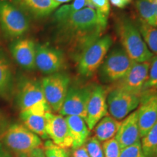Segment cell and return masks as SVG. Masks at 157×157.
Instances as JSON below:
<instances>
[{
    "mask_svg": "<svg viewBox=\"0 0 157 157\" xmlns=\"http://www.w3.org/2000/svg\"><path fill=\"white\" fill-rule=\"evenodd\" d=\"M107 18L91 7L71 12L63 5L54 14L60 36L69 44L74 60L90 43L103 36Z\"/></svg>",
    "mask_w": 157,
    "mask_h": 157,
    "instance_id": "cell-1",
    "label": "cell"
},
{
    "mask_svg": "<svg viewBox=\"0 0 157 157\" xmlns=\"http://www.w3.org/2000/svg\"><path fill=\"white\" fill-rule=\"evenodd\" d=\"M117 31L124 50L134 62H150L154 55L146 46L138 28L126 17L117 21Z\"/></svg>",
    "mask_w": 157,
    "mask_h": 157,
    "instance_id": "cell-2",
    "label": "cell"
},
{
    "mask_svg": "<svg viewBox=\"0 0 157 157\" xmlns=\"http://www.w3.org/2000/svg\"><path fill=\"white\" fill-rule=\"evenodd\" d=\"M112 43V38L105 35L86 47L74 59L78 73L85 77L93 76L103 63Z\"/></svg>",
    "mask_w": 157,
    "mask_h": 157,
    "instance_id": "cell-3",
    "label": "cell"
},
{
    "mask_svg": "<svg viewBox=\"0 0 157 157\" xmlns=\"http://www.w3.org/2000/svg\"><path fill=\"white\" fill-rule=\"evenodd\" d=\"M17 102L21 111L45 115L52 111L44 98L42 84L34 79L21 78L17 86Z\"/></svg>",
    "mask_w": 157,
    "mask_h": 157,
    "instance_id": "cell-4",
    "label": "cell"
},
{
    "mask_svg": "<svg viewBox=\"0 0 157 157\" xmlns=\"http://www.w3.org/2000/svg\"><path fill=\"white\" fill-rule=\"evenodd\" d=\"M3 146L16 157H22L42 146V140L21 124H13L4 133Z\"/></svg>",
    "mask_w": 157,
    "mask_h": 157,
    "instance_id": "cell-5",
    "label": "cell"
},
{
    "mask_svg": "<svg viewBox=\"0 0 157 157\" xmlns=\"http://www.w3.org/2000/svg\"><path fill=\"white\" fill-rule=\"evenodd\" d=\"M30 28L29 16L15 4L0 1V29L6 37L18 39Z\"/></svg>",
    "mask_w": 157,
    "mask_h": 157,
    "instance_id": "cell-6",
    "label": "cell"
},
{
    "mask_svg": "<svg viewBox=\"0 0 157 157\" xmlns=\"http://www.w3.org/2000/svg\"><path fill=\"white\" fill-rule=\"evenodd\" d=\"M133 62L124 49H113L100 66V77L107 83L117 82L126 75Z\"/></svg>",
    "mask_w": 157,
    "mask_h": 157,
    "instance_id": "cell-7",
    "label": "cell"
},
{
    "mask_svg": "<svg viewBox=\"0 0 157 157\" xmlns=\"http://www.w3.org/2000/svg\"><path fill=\"white\" fill-rule=\"evenodd\" d=\"M70 77L68 74L58 72L48 75L41 82L45 99L51 110L59 112L69 88Z\"/></svg>",
    "mask_w": 157,
    "mask_h": 157,
    "instance_id": "cell-8",
    "label": "cell"
},
{
    "mask_svg": "<svg viewBox=\"0 0 157 157\" xmlns=\"http://www.w3.org/2000/svg\"><path fill=\"white\" fill-rule=\"evenodd\" d=\"M140 96L119 87L111 90L106 97L108 111L117 120H121L140 105Z\"/></svg>",
    "mask_w": 157,
    "mask_h": 157,
    "instance_id": "cell-9",
    "label": "cell"
},
{
    "mask_svg": "<svg viewBox=\"0 0 157 157\" xmlns=\"http://www.w3.org/2000/svg\"><path fill=\"white\" fill-rule=\"evenodd\" d=\"M93 86L69 87L59 113L62 116H77L85 120L87 105Z\"/></svg>",
    "mask_w": 157,
    "mask_h": 157,
    "instance_id": "cell-10",
    "label": "cell"
},
{
    "mask_svg": "<svg viewBox=\"0 0 157 157\" xmlns=\"http://www.w3.org/2000/svg\"><path fill=\"white\" fill-rule=\"evenodd\" d=\"M65 57L61 50L49 44H36L35 66L47 75L60 72L64 67Z\"/></svg>",
    "mask_w": 157,
    "mask_h": 157,
    "instance_id": "cell-11",
    "label": "cell"
},
{
    "mask_svg": "<svg viewBox=\"0 0 157 157\" xmlns=\"http://www.w3.org/2000/svg\"><path fill=\"white\" fill-rule=\"evenodd\" d=\"M149 68L150 62H133L126 75L117 82L115 87L141 96L148 78Z\"/></svg>",
    "mask_w": 157,
    "mask_h": 157,
    "instance_id": "cell-12",
    "label": "cell"
},
{
    "mask_svg": "<svg viewBox=\"0 0 157 157\" xmlns=\"http://www.w3.org/2000/svg\"><path fill=\"white\" fill-rule=\"evenodd\" d=\"M108 114L106 90L101 85H93L87 105L85 121L89 130H92L98 121Z\"/></svg>",
    "mask_w": 157,
    "mask_h": 157,
    "instance_id": "cell-13",
    "label": "cell"
},
{
    "mask_svg": "<svg viewBox=\"0 0 157 157\" xmlns=\"http://www.w3.org/2000/svg\"><path fill=\"white\" fill-rule=\"evenodd\" d=\"M46 132L54 144L63 148H71L73 144L66 119L60 114L47 113Z\"/></svg>",
    "mask_w": 157,
    "mask_h": 157,
    "instance_id": "cell-14",
    "label": "cell"
},
{
    "mask_svg": "<svg viewBox=\"0 0 157 157\" xmlns=\"http://www.w3.org/2000/svg\"><path fill=\"white\" fill-rule=\"evenodd\" d=\"M140 106L137 111L140 138L146 135L157 120V93L145 92L140 96Z\"/></svg>",
    "mask_w": 157,
    "mask_h": 157,
    "instance_id": "cell-15",
    "label": "cell"
},
{
    "mask_svg": "<svg viewBox=\"0 0 157 157\" xmlns=\"http://www.w3.org/2000/svg\"><path fill=\"white\" fill-rule=\"evenodd\" d=\"M36 44L32 39H17L10 45L11 56L17 64L26 71H33L36 68Z\"/></svg>",
    "mask_w": 157,
    "mask_h": 157,
    "instance_id": "cell-16",
    "label": "cell"
},
{
    "mask_svg": "<svg viewBox=\"0 0 157 157\" xmlns=\"http://www.w3.org/2000/svg\"><path fill=\"white\" fill-rule=\"evenodd\" d=\"M114 138L119 143L121 149L140 141L137 110L124 119Z\"/></svg>",
    "mask_w": 157,
    "mask_h": 157,
    "instance_id": "cell-17",
    "label": "cell"
},
{
    "mask_svg": "<svg viewBox=\"0 0 157 157\" xmlns=\"http://www.w3.org/2000/svg\"><path fill=\"white\" fill-rule=\"evenodd\" d=\"M13 3L34 18L48 16L59 6L54 0H13Z\"/></svg>",
    "mask_w": 157,
    "mask_h": 157,
    "instance_id": "cell-18",
    "label": "cell"
},
{
    "mask_svg": "<svg viewBox=\"0 0 157 157\" xmlns=\"http://www.w3.org/2000/svg\"><path fill=\"white\" fill-rule=\"evenodd\" d=\"M65 119L73 140L72 148L75 149L83 146L87 140L90 135V130L85 120L77 116H67Z\"/></svg>",
    "mask_w": 157,
    "mask_h": 157,
    "instance_id": "cell-19",
    "label": "cell"
},
{
    "mask_svg": "<svg viewBox=\"0 0 157 157\" xmlns=\"http://www.w3.org/2000/svg\"><path fill=\"white\" fill-rule=\"evenodd\" d=\"M13 84V70L5 50L0 48V97L7 95Z\"/></svg>",
    "mask_w": 157,
    "mask_h": 157,
    "instance_id": "cell-20",
    "label": "cell"
},
{
    "mask_svg": "<svg viewBox=\"0 0 157 157\" xmlns=\"http://www.w3.org/2000/svg\"><path fill=\"white\" fill-rule=\"evenodd\" d=\"M46 115V114H45ZM45 115L34 113L29 111H21L20 117L23 125L29 130L42 139H48L46 132V117Z\"/></svg>",
    "mask_w": 157,
    "mask_h": 157,
    "instance_id": "cell-21",
    "label": "cell"
},
{
    "mask_svg": "<svg viewBox=\"0 0 157 157\" xmlns=\"http://www.w3.org/2000/svg\"><path fill=\"white\" fill-rule=\"evenodd\" d=\"M121 125V121L112 117L105 116L95 127V137L99 141H107L115 137Z\"/></svg>",
    "mask_w": 157,
    "mask_h": 157,
    "instance_id": "cell-22",
    "label": "cell"
},
{
    "mask_svg": "<svg viewBox=\"0 0 157 157\" xmlns=\"http://www.w3.org/2000/svg\"><path fill=\"white\" fill-rule=\"evenodd\" d=\"M137 12L141 21L155 26L156 24V5L154 0H136Z\"/></svg>",
    "mask_w": 157,
    "mask_h": 157,
    "instance_id": "cell-23",
    "label": "cell"
},
{
    "mask_svg": "<svg viewBox=\"0 0 157 157\" xmlns=\"http://www.w3.org/2000/svg\"><path fill=\"white\" fill-rule=\"evenodd\" d=\"M137 28L149 50L157 56V27L140 21Z\"/></svg>",
    "mask_w": 157,
    "mask_h": 157,
    "instance_id": "cell-24",
    "label": "cell"
},
{
    "mask_svg": "<svg viewBox=\"0 0 157 157\" xmlns=\"http://www.w3.org/2000/svg\"><path fill=\"white\" fill-rule=\"evenodd\" d=\"M140 142L146 157H154L157 148V120Z\"/></svg>",
    "mask_w": 157,
    "mask_h": 157,
    "instance_id": "cell-25",
    "label": "cell"
},
{
    "mask_svg": "<svg viewBox=\"0 0 157 157\" xmlns=\"http://www.w3.org/2000/svg\"><path fill=\"white\" fill-rule=\"evenodd\" d=\"M148 90H157V56L153 57L150 61L148 78L143 87V92H146Z\"/></svg>",
    "mask_w": 157,
    "mask_h": 157,
    "instance_id": "cell-26",
    "label": "cell"
},
{
    "mask_svg": "<svg viewBox=\"0 0 157 157\" xmlns=\"http://www.w3.org/2000/svg\"><path fill=\"white\" fill-rule=\"evenodd\" d=\"M44 157H69L66 149L56 146L50 140L44 143Z\"/></svg>",
    "mask_w": 157,
    "mask_h": 157,
    "instance_id": "cell-27",
    "label": "cell"
},
{
    "mask_svg": "<svg viewBox=\"0 0 157 157\" xmlns=\"http://www.w3.org/2000/svg\"><path fill=\"white\" fill-rule=\"evenodd\" d=\"M86 150L90 157H103V146L95 137H92L87 139L84 143Z\"/></svg>",
    "mask_w": 157,
    "mask_h": 157,
    "instance_id": "cell-28",
    "label": "cell"
},
{
    "mask_svg": "<svg viewBox=\"0 0 157 157\" xmlns=\"http://www.w3.org/2000/svg\"><path fill=\"white\" fill-rule=\"evenodd\" d=\"M102 146L103 150V157H120L121 149L114 137L105 141Z\"/></svg>",
    "mask_w": 157,
    "mask_h": 157,
    "instance_id": "cell-29",
    "label": "cell"
},
{
    "mask_svg": "<svg viewBox=\"0 0 157 157\" xmlns=\"http://www.w3.org/2000/svg\"><path fill=\"white\" fill-rule=\"evenodd\" d=\"M120 157H146L143 152L141 142H137L121 150Z\"/></svg>",
    "mask_w": 157,
    "mask_h": 157,
    "instance_id": "cell-30",
    "label": "cell"
},
{
    "mask_svg": "<svg viewBox=\"0 0 157 157\" xmlns=\"http://www.w3.org/2000/svg\"><path fill=\"white\" fill-rule=\"evenodd\" d=\"M90 2L92 7L101 15L108 17L111 9L109 0H90Z\"/></svg>",
    "mask_w": 157,
    "mask_h": 157,
    "instance_id": "cell-31",
    "label": "cell"
},
{
    "mask_svg": "<svg viewBox=\"0 0 157 157\" xmlns=\"http://www.w3.org/2000/svg\"><path fill=\"white\" fill-rule=\"evenodd\" d=\"M65 7L69 11H78L87 7H91L90 0H74L71 5H65Z\"/></svg>",
    "mask_w": 157,
    "mask_h": 157,
    "instance_id": "cell-32",
    "label": "cell"
},
{
    "mask_svg": "<svg viewBox=\"0 0 157 157\" xmlns=\"http://www.w3.org/2000/svg\"><path fill=\"white\" fill-rule=\"evenodd\" d=\"M110 3L117 8L123 9L132 2V0H109Z\"/></svg>",
    "mask_w": 157,
    "mask_h": 157,
    "instance_id": "cell-33",
    "label": "cell"
},
{
    "mask_svg": "<svg viewBox=\"0 0 157 157\" xmlns=\"http://www.w3.org/2000/svg\"><path fill=\"white\" fill-rule=\"evenodd\" d=\"M72 155H73V157H90L84 145L78 147L77 148L74 149Z\"/></svg>",
    "mask_w": 157,
    "mask_h": 157,
    "instance_id": "cell-34",
    "label": "cell"
},
{
    "mask_svg": "<svg viewBox=\"0 0 157 157\" xmlns=\"http://www.w3.org/2000/svg\"><path fill=\"white\" fill-rule=\"evenodd\" d=\"M22 157H44V149L39 147L34 149V151H32L31 153H29V154L23 156Z\"/></svg>",
    "mask_w": 157,
    "mask_h": 157,
    "instance_id": "cell-35",
    "label": "cell"
},
{
    "mask_svg": "<svg viewBox=\"0 0 157 157\" xmlns=\"http://www.w3.org/2000/svg\"><path fill=\"white\" fill-rule=\"evenodd\" d=\"M0 157H13L10 152L0 143Z\"/></svg>",
    "mask_w": 157,
    "mask_h": 157,
    "instance_id": "cell-36",
    "label": "cell"
},
{
    "mask_svg": "<svg viewBox=\"0 0 157 157\" xmlns=\"http://www.w3.org/2000/svg\"><path fill=\"white\" fill-rule=\"evenodd\" d=\"M55 2H56V3H58L59 5H60V4H63V3H68L69 2L71 1V0H54Z\"/></svg>",
    "mask_w": 157,
    "mask_h": 157,
    "instance_id": "cell-37",
    "label": "cell"
},
{
    "mask_svg": "<svg viewBox=\"0 0 157 157\" xmlns=\"http://www.w3.org/2000/svg\"><path fill=\"white\" fill-rule=\"evenodd\" d=\"M155 5H156V24L155 27H157V0H154Z\"/></svg>",
    "mask_w": 157,
    "mask_h": 157,
    "instance_id": "cell-38",
    "label": "cell"
},
{
    "mask_svg": "<svg viewBox=\"0 0 157 157\" xmlns=\"http://www.w3.org/2000/svg\"><path fill=\"white\" fill-rule=\"evenodd\" d=\"M154 157H157V148L156 149V151H155V154H154Z\"/></svg>",
    "mask_w": 157,
    "mask_h": 157,
    "instance_id": "cell-39",
    "label": "cell"
},
{
    "mask_svg": "<svg viewBox=\"0 0 157 157\" xmlns=\"http://www.w3.org/2000/svg\"><path fill=\"white\" fill-rule=\"evenodd\" d=\"M0 1H7V0H0Z\"/></svg>",
    "mask_w": 157,
    "mask_h": 157,
    "instance_id": "cell-40",
    "label": "cell"
}]
</instances>
